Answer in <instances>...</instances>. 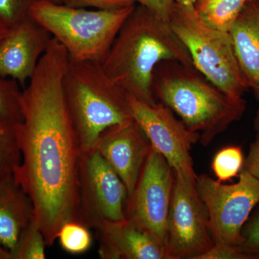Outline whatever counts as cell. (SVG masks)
I'll return each mask as SVG.
<instances>
[{"instance_id":"cell-5","label":"cell","mask_w":259,"mask_h":259,"mask_svg":"<svg viewBox=\"0 0 259 259\" xmlns=\"http://www.w3.org/2000/svg\"><path fill=\"white\" fill-rule=\"evenodd\" d=\"M135 6L88 10L36 0L30 15L60 42L71 60L101 63Z\"/></svg>"},{"instance_id":"cell-33","label":"cell","mask_w":259,"mask_h":259,"mask_svg":"<svg viewBox=\"0 0 259 259\" xmlns=\"http://www.w3.org/2000/svg\"><path fill=\"white\" fill-rule=\"evenodd\" d=\"M49 1L53 2V3H59V4H61V0H49Z\"/></svg>"},{"instance_id":"cell-23","label":"cell","mask_w":259,"mask_h":259,"mask_svg":"<svg viewBox=\"0 0 259 259\" xmlns=\"http://www.w3.org/2000/svg\"><path fill=\"white\" fill-rule=\"evenodd\" d=\"M36 0H0V23L10 28L30 16Z\"/></svg>"},{"instance_id":"cell-21","label":"cell","mask_w":259,"mask_h":259,"mask_svg":"<svg viewBox=\"0 0 259 259\" xmlns=\"http://www.w3.org/2000/svg\"><path fill=\"white\" fill-rule=\"evenodd\" d=\"M47 246L45 237L33 221L19 240L14 252L15 259L46 258Z\"/></svg>"},{"instance_id":"cell-25","label":"cell","mask_w":259,"mask_h":259,"mask_svg":"<svg viewBox=\"0 0 259 259\" xmlns=\"http://www.w3.org/2000/svg\"><path fill=\"white\" fill-rule=\"evenodd\" d=\"M61 4L72 8H94L101 10L122 9L135 6L137 0H61Z\"/></svg>"},{"instance_id":"cell-31","label":"cell","mask_w":259,"mask_h":259,"mask_svg":"<svg viewBox=\"0 0 259 259\" xmlns=\"http://www.w3.org/2000/svg\"><path fill=\"white\" fill-rule=\"evenodd\" d=\"M177 4L186 5V6H194L197 0H175Z\"/></svg>"},{"instance_id":"cell-17","label":"cell","mask_w":259,"mask_h":259,"mask_svg":"<svg viewBox=\"0 0 259 259\" xmlns=\"http://www.w3.org/2000/svg\"><path fill=\"white\" fill-rule=\"evenodd\" d=\"M250 0H197L194 10L211 28L229 32L245 5Z\"/></svg>"},{"instance_id":"cell-24","label":"cell","mask_w":259,"mask_h":259,"mask_svg":"<svg viewBox=\"0 0 259 259\" xmlns=\"http://www.w3.org/2000/svg\"><path fill=\"white\" fill-rule=\"evenodd\" d=\"M241 236L240 247L253 259H259V211L248 218L242 229Z\"/></svg>"},{"instance_id":"cell-20","label":"cell","mask_w":259,"mask_h":259,"mask_svg":"<svg viewBox=\"0 0 259 259\" xmlns=\"http://www.w3.org/2000/svg\"><path fill=\"white\" fill-rule=\"evenodd\" d=\"M244 161L243 151L238 146H228L221 150L213 158L212 163L218 182H226L238 177Z\"/></svg>"},{"instance_id":"cell-16","label":"cell","mask_w":259,"mask_h":259,"mask_svg":"<svg viewBox=\"0 0 259 259\" xmlns=\"http://www.w3.org/2000/svg\"><path fill=\"white\" fill-rule=\"evenodd\" d=\"M229 33L243 76L255 90L259 87V1L245 5Z\"/></svg>"},{"instance_id":"cell-9","label":"cell","mask_w":259,"mask_h":259,"mask_svg":"<svg viewBox=\"0 0 259 259\" xmlns=\"http://www.w3.org/2000/svg\"><path fill=\"white\" fill-rule=\"evenodd\" d=\"M127 194L122 181L95 148L81 151L79 177L80 223L96 229L125 219Z\"/></svg>"},{"instance_id":"cell-7","label":"cell","mask_w":259,"mask_h":259,"mask_svg":"<svg viewBox=\"0 0 259 259\" xmlns=\"http://www.w3.org/2000/svg\"><path fill=\"white\" fill-rule=\"evenodd\" d=\"M238 181L223 185L207 175L197 176L196 187L209 216L214 244L237 245L250 213L259 204V180L242 169Z\"/></svg>"},{"instance_id":"cell-11","label":"cell","mask_w":259,"mask_h":259,"mask_svg":"<svg viewBox=\"0 0 259 259\" xmlns=\"http://www.w3.org/2000/svg\"><path fill=\"white\" fill-rule=\"evenodd\" d=\"M175 177L164 156L151 146L134 193L126 202V218L154 235L165 249Z\"/></svg>"},{"instance_id":"cell-28","label":"cell","mask_w":259,"mask_h":259,"mask_svg":"<svg viewBox=\"0 0 259 259\" xmlns=\"http://www.w3.org/2000/svg\"><path fill=\"white\" fill-rule=\"evenodd\" d=\"M259 180V134L250 145L249 152L245 158L243 168Z\"/></svg>"},{"instance_id":"cell-4","label":"cell","mask_w":259,"mask_h":259,"mask_svg":"<svg viewBox=\"0 0 259 259\" xmlns=\"http://www.w3.org/2000/svg\"><path fill=\"white\" fill-rule=\"evenodd\" d=\"M64 89L81 151L95 148L109 127L134 120L127 93L107 76L98 61L69 59Z\"/></svg>"},{"instance_id":"cell-10","label":"cell","mask_w":259,"mask_h":259,"mask_svg":"<svg viewBox=\"0 0 259 259\" xmlns=\"http://www.w3.org/2000/svg\"><path fill=\"white\" fill-rule=\"evenodd\" d=\"M127 95L133 118L151 146L164 156L175 173L197 180L190 151L199 141V134L191 131L161 102L151 105Z\"/></svg>"},{"instance_id":"cell-22","label":"cell","mask_w":259,"mask_h":259,"mask_svg":"<svg viewBox=\"0 0 259 259\" xmlns=\"http://www.w3.org/2000/svg\"><path fill=\"white\" fill-rule=\"evenodd\" d=\"M20 86L15 80L0 76V113L14 123L22 120Z\"/></svg>"},{"instance_id":"cell-26","label":"cell","mask_w":259,"mask_h":259,"mask_svg":"<svg viewBox=\"0 0 259 259\" xmlns=\"http://www.w3.org/2000/svg\"><path fill=\"white\" fill-rule=\"evenodd\" d=\"M196 259H253L245 253L241 247L237 245L214 244L205 253L197 256Z\"/></svg>"},{"instance_id":"cell-30","label":"cell","mask_w":259,"mask_h":259,"mask_svg":"<svg viewBox=\"0 0 259 259\" xmlns=\"http://www.w3.org/2000/svg\"><path fill=\"white\" fill-rule=\"evenodd\" d=\"M0 259H15L12 253L0 243Z\"/></svg>"},{"instance_id":"cell-29","label":"cell","mask_w":259,"mask_h":259,"mask_svg":"<svg viewBox=\"0 0 259 259\" xmlns=\"http://www.w3.org/2000/svg\"><path fill=\"white\" fill-rule=\"evenodd\" d=\"M10 29H11V28H10L8 25L0 23V45H1L2 42H3L5 37H6L7 35L9 33Z\"/></svg>"},{"instance_id":"cell-3","label":"cell","mask_w":259,"mask_h":259,"mask_svg":"<svg viewBox=\"0 0 259 259\" xmlns=\"http://www.w3.org/2000/svg\"><path fill=\"white\" fill-rule=\"evenodd\" d=\"M152 91L156 101L169 107L191 131L199 134L204 146L239 120L245 110L243 97L229 96L194 66L178 61L156 65Z\"/></svg>"},{"instance_id":"cell-1","label":"cell","mask_w":259,"mask_h":259,"mask_svg":"<svg viewBox=\"0 0 259 259\" xmlns=\"http://www.w3.org/2000/svg\"><path fill=\"white\" fill-rule=\"evenodd\" d=\"M69 64L67 51L53 37L22 90V120L16 123L21 162L13 175L31 199L34 221L47 246L55 243L65 223H80L81 148L64 89Z\"/></svg>"},{"instance_id":"cell-19","label":"cell","mask_w":259,"mask_h":259,"mask_svg":"<svg viewBox=\"0 0 259 259\" xmlns=\"http://www.w3.org/2000/svg\"><path fill=\"white\" fill-rule=\"evenodd\" d=\"M57 239L62 249L71 254L85 253L93 245V236L90 228L76 221H70L63 225Z\"/></svg>"},{"instance_id":"cell-18","label":"cell","mask_w":259,"mask_h":259,"mask_svg":"<svg viewBox=\"0 0 259 259\" xmlns=\"http://www.w3.org/2000/svg\"><path fill=\"white\" fill-rule=\"evenodd\" d=\"M20 162L16 123L0 113V177L13 175Z\"/></svg>"},{"instance_id":"cell-32","label":"cell","mask_w":259,"mask_h":259,"mask_svg":"<svg viewBox=\"0 0 259 259\" xmlns=\"http://www.w3.org/2000/svg\"><path fill=\"white\" fill-rule=\"evenodd\" d=\"M255 93H256L257 97H258V101H259V87L258 88L255 89ZM256 126L258 127V130L259 131V109L258 112V115H257V119H256Z\"/></svg>"},{"instance_id":"cell-8","label":"cell","mask_w":259,"mask_h":259,"mask_svg":"<svg viewBox=\"0 0 259 259\" xmlns=\"http://www.w3.org/2000/svg\"><path fill=\"white\" fill-rule=\"evenodd\" d=\"M214 245L196 181L175 173L167 226V259H196Z\"/></svg>"},{"instance_id":"cell-6","label":"cell","mask_w":259,"mask_h":259,"mask_svg":"<svg viewBox=\"0 0 259 259\" xmlns=\"http://www.w3.org/2000/svg\"><path fill=\"white\" fill-rule=\"evenodd\" d=\"M168 23L190 53L194 67L223 93L241 98L249 88L237 59L229 32L211 28L194 6L175 3Z\"/></svg>"},{"instance_id":"cell-13","label":"cell","mask_w":259,"mask_h":259,"mask_svg":"<svg viewBox=\"0 0 259 259\" xmlns=\"http://www.w3.org/2000/svg\"><path fill=\"white\" fill-rule=\"evenodd\" d=\"M52 38L49 30L30 15L12 27L0 45V76L25 88Z\"/></svg>"},{"instance_id":"cell-14","label":"cell","mask_w":259,"mask_h":259,"mask_svg":"<svg viewBox=\"0 0 259 259\" xmlns=\"http://www.w3.org/2000/svg\"><path fill=\"white\" fill-rule=\"evenodd\" d=\"M95 232L102 259H167L161 242L128 218L104 223Z\"/></svg>"},{"instance_id":"cell-15","label":"cell","mask_w":259,"mask_h":259,"mask_svg":"<svg viewBox=\"0 0 259 259\" xmlns=\"http://www.w3.org/2000/svg\"><path fill=\"white\" fill-rule=\"evenodd\" d=\"M33 221L31 199L14 175L0 177V243L13 256L19 240Z\"/></svg>"},{"instance_id":"cell-12","label":"cell","mask_w":259,"mask_h":259,"mask_svg":"<svg viewBox=\"0 0 259 259\" xmlns=\"http://www.w3.org/2000/svg\"><path fill=\"white\" fill-rule=\"evenodd\" d=\"M151 148L146 135L134 120L104 131L94 148L122 181L129 199L139 182Z\"/></svg>"},{"instance_id":"cell-27","label":"cell","mask_w":259,"mask_h":259,"mask_svg":"<svg viewBox=\"0 0 259 259\" xmlns=\"http://www.w3.org/2000/svg\"><path fill=\"white\" fill-rule=\"evenodd\" d=\"M137 3L146 7L162 20L168 21L175 5V0H137Z\"/></svg>"},{"instance_id":"cell-2","label":"cell","mask_w":259,"mask_h":259,"mask_svg":"<svg viewBox=\"0 0 259 259\" xmlns=\"http://www.w3.org/2000/svg\"><path fill=\"white\" fill-rule=\"evenodd\" d=\"M194 66L187 48L169 23L141 5L135 6L101 62L110 78L126 93L153 105V70L163 61Z\"/></svg>"},{"instance_id":"cell-34","label":"cell","mask_w":259,"mask_h":259,"mask_svg":"<svg viewBox=\"0 0 259 259\" xmlns=\"http://www.w3.org/2000/svg\"><path fill=\"white\" fill-rule=\"evenodd\" d=\"M255 1H259V0H255Z\"/></svg>"}]
</instances>
